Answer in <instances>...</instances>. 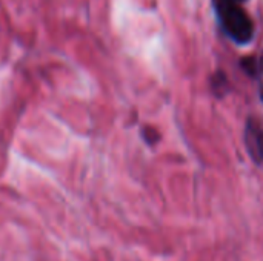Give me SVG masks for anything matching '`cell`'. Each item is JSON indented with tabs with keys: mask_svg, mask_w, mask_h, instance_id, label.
Returning a JSON list of instances; mask_svg holds the SVG:
<instances>
[{
	"mask_svg": "<svg viewBox=\"0 0 263 261\" xmlns=\"http://www.w3.org/2000/svg\"><path fill=\"white\" fill-rule=\"evenodd\" d=\"M217 22L223 32L237 45H248L254 38L256 26L237 0H213Z\"/></svg>",
	"mask_w": 263,
	"mask_h": 261,
	"instance_id": "1",
	"label": "cell"
},
{
	"mask_svg": "<svg viewBox=\"0 0 263 261\" xmlns=\"http://www.w3.org/2000/svg\"><path fill=\"white\" fill-rule=\"evenodd\" d=\"M257 82H259V95H260V100L263 102V52L259 58V63H257V75H256Z\"/></svg>",
	"mask_w": 263,
	"mask_h": 261,
	"instance_id": "6",
	"label": "cell"
},
{
	"mask_svg": "<svg viewBox=\"0 0 263 261\" xmlns=\"http://www.w3.org/2000/svg\"><path fill=\"white\" fill-rule=\"evenodd\" d=\"M142 137H143V140L148 143V145H156L159 140H160V134L157 132V129L156 128H153V126H145L143 129H142Z\"/></svg>",
	"mask_w": 263,
	"mask_h": 261,
	"instance_id": "4",
	"label": "cell"
},
{
	"mask_svg": "<svg viewBox=\"0 0 263 261\" xmlns=\"http://www.w3.org/2000/svg\"><path fill=\"white\" fill-rule=\"evenodd\" d=\"M245 146L256 165L263 163V126L256 117H250L245 125Z\"/></svg>",
	"mask_w": 263,
	"mask_h": 261,
	"instance_id": "2",
	"label": "cell"
},
{
	"mask_svg": "<svg viewBox=\"0 0 263 261\" xmlns=\"http://www.w3.org/2000/svg\"><path fill=\"white\" fill-rule=\"evenodd\" d=\"M237 2H240V3H243V2H247V0H237Z\"/></svg>",
	"mask_w": 263,
	"mask_h": 261,
	"instance_id": "7",
	"label": "cell"
},
{
	"mask_svg": "<svg viewBox=\"0 0 263 261\" xmlns=\"http://www.w3.org/2000/svg\"><path fill=\"white\" fill-rule=\"evenodd\" d=\"M257 63H259V60H256L253 57H247V58L242 60V68H243V71L250 77H254L256 78V75H257Z\"/></svg>",
	"mask_w": 263,
	"mask_h": 261,
	"instance_id": "5",
	"label": "cell"
},
{
	"mask_svg": "<svg viewBox=\"0 0 263 261\" xmlns=\"http://www.w3.org/2000/svg\"><path fill=\"white\" fill-rule=\"evenodd\" d=\"M211 88H213V92L219 97H223L227 92H228V77L222 72V71H217L211 75Z\"/></svg>",
	"mask_w": 263,
	"mask_h": 261,
	"instance_id": "3",
	"label": "cell"
}]
</instances>
